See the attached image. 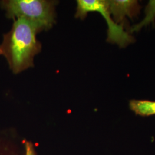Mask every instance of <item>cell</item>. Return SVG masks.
Instances as JSON below:
<instances>
[{"instance_id": "1", "label": "cell", "mask_w": 155, "mask_h": 155, "mask_svg": "<svg viewBox=\"0 0 155 155\" xmlns=\"http://www.w3.org/2000/svg\"><path fill=\"white\" fill-rule=\"evenodd\" d=\"M38 33L31 23L17 18L11 29L4 35L0 55L5 58L13 73L18 74L34 66V58L41 50V45L36 38Z\"/></svg>"}, {"instance_id": "2", "label": "cell", "mask_w": 155, "mask_h": 155, "mask_svg": "<svg viewBox=\"0 0 155 155\" xmlns=\"http://www.w3.org/2000/svg\"><path fill=\"white\" fill-rule=\"evenodd\" d=\"M58 2L48 0H5L0 4L8 18H22L31 23L40 32L49 30L55 24Z\"/></svg>"}, {"instance_id": "3", "label": "cell", "mask_w": 155, "mask_h": 155, "mask_svg": "<svg viewBox=\"0 0 155 155\" xmlns=\"http://www.w3.org/2000/svg\"><path fill=\"white\" fill-rule=\"evenodd\" d=\"M75 17L84 19L88 13L97 12L105 19L107 24V41L125 48L135 41L134 38L124 30L122 25L117 24L111 16L108 1L105 0H78Z\"/></svg>"}, {"instance_id": "4", "label": "cell", "mask_w": 155, "mask_h": 155, "mask_svg": "<svg viewBox=\"0 0 155 155\" xmlns=\"http://www.w3.org/2000/svg\"><path fill=\"white\" fill-rule=\"evenodd\" d=\"M108 4L114 21L124 28L127 22L125 17L133 20L139 15L141 9L139 2L136 0H111L108 1Z\"/></svg>"}, {"instance_id": "5", "label": "cell", "mask_w": 155, "mask_h": 155, "mask_svg": "<svg viewBox=\"0 0 155 155\" xmlns=\"http://www.w3.org/2000/svg\"><path fill=\"white\" fill-rule=\"evenodd\" d=\"M129 107L136 115L148 117L155 115V101L149 100H130Z\"/></svg>"}, {"instance_id": "6", "label": "cell", "mask_w": 155, "mask_h": 155, "mask_svg": "<svg viewBox=\"0 0 155 155\" xmlns=\"http://www.w3.org/2000/svg\"><path fill=\"white\" fill-rule=\"evenodd\" d=\"M145 17L144 20L138 24L134 25L130 30L132 33L133 32H137L143 27L147 26L150 23L154 24L155 19V1H150L148 5L145 8Z\"/></svg>"}, {"instance_id": "7", "label": "cell", "mask_w": 155, "mask_h": 155, "mask_svg": "<svg viewBox=\"0 0 155 155\" xmlns=\"http://www.w3.org/2000/svg\"><path fill=\"white\" fill-rule=\"evenodd\" d=\"M25 155H36L33 144L29 141H25Z\"/></svg>"}]
</instances>
